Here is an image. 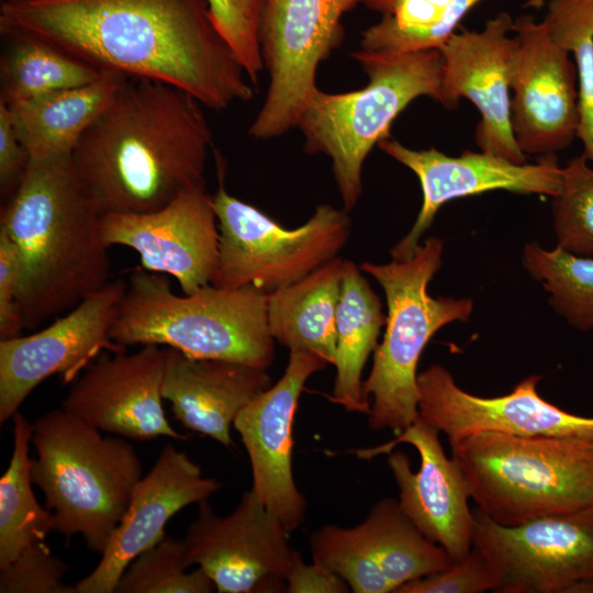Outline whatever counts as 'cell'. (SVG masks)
<instances>
[{
	"mask_svg": "<svg viewBox=\"0 0 593 593\" xmlns=\"http://www.w3.org/2000/svg\"><path fill=\"white\" fill-rule=\"evenodd\" d=\"M0 33L40 38L102 71L172 85L215 111L254 97L206 0H5Z\"/></svg>",
	"mask_w": 593,
	"mask_h": 593,
	"instance_id": "cell-1",
	"label": "cell"
},
{
	"mask_svg": "<svg viewBox=\"0 0 593 593\" xmlns=\"http://www.w3.org/2000/svg\"><path fill=\"white\" fill-rule=\"evenodd\" d=\"M203 108L172 85L122 77L71 153L101 215L155 211L187 189L205 187L213 134Z\"/></svg>",
	"mask_w": 593,
	"mask_h": 593,
	"instance_id": "cell-2",
	"label": "cell"
},
{
	"mask_svg": "<svg viewBox=\"0 0 593 593\" xmlns=\"http://www.w3.org/2000/svg\"><path fill=\"white\" fill-rule=\"evenodd\" d=\"M100 217L71 154L30 158L0 230L19 256L18 305L24 328L69 311L110 282Z\"/></svg>",
	"mask_w": 593,
	"mask_h": 593,
	"instance_id": "cell-3",
	"label": "cell"
},
{
	"mask_svg": "<svg viewBox=\"0 0 593 593\" xmlns=\"http://www.w3.org/2000/svg\"><path fill=\"white\" fill-rule=\"evenodd\" d=\"M268 293L212 283L183 296L166 277L143 267L126 284L110 339L120 346L159 345L192 358L223 359L268 370L275 339L267 321Z\"/></svg>",
	"mask_w": 593,
	"mask_h": 593,
	"instance_id": "cell-4",
	"label": "cell"
},
{
	"mask_svg": "<svg viewBox=\"0 0 593 593\" xmlns=\"http://www.w3.org/2000/svg\"><path fill=\"white\" fill-rule=\"evenodd\" d=\"M33 484L53 513V532L66 540L80 535L102 555L142 479V462L127 438L101 430L65 410H52L33 423Z\"/></svg>",
	"mask_w": 593,
	"mask_h": 593,
	"instance_id": "cell-5",
	"label": "cell"
},
{
	"mask_svg": "<svg viewBox=\"0 0 593 593\" xmlns=\"http://www.w3.org/2000/svg\"><path fill=\"white\" fill-rule=\"evenodd\" d=\"M449 445L475 507L501 525L593 506V441L481 432Z\"/></svg>",
	"mask_w": 593,
	"mask_h": 593,
	"instance_id": "cell-6",
	"label": "cell"
},
{
	"mask_svg": "<svg viewBox=\"0 0 593 593\" xmlns=\"http://www.w3.org/2000/svg\"><path fill=\"white\" fill-rule=\"evenodd\" d=\"M369 77L366 87L343 93L314 91L296 127L307 154H323L332 169L343 209L351 211L362 192L361 170L374 145L390 136L398 115L416 98L439 100V49L401 55L351 53Z\"/></svg>",
	"mask_w": 593,
	"mask_h": 593,
	"instance_id": "cell-7",
	"label": "cell"
},
{
	"mask_svg": "<svg viewBox=\"0 0 593 593\" xmlns=\"http://www.w3.org/2000/svg\"><path fill=\"white\" fill-rule=\"evenodd\" d=\"M443 250L440 238L428 237L407 260L360 265L381 286L388 309L383 339L362 384L372 430L389 429L396 436L419 417L417 366L424 348L441 327L471 316V298H434L428 292Z\"/></svg>",
	"mask_w": 593,
	"mask_h": 593,
	"instance_id": "cell-8",
	"label": "cell"
},
{
	"mask_svg": "<svg viewBox=\"0 0 593 593\" xmlns=\"http://www.w3.org/2000/svg\"><path fill=\"white\" fill-rule=\"evenodd\" d=\"M223 178L220 168V186L211 195L220 231L213 286L270 293L316 270L346 246L351 227L346 210L317 205L303 225L289 230L230 194Z\"/></svg>",
	"mask_w": 593,
	"mask_h": 593,
	"instance_id": "cell-9",
	"label": "cell"
},
{
	"mask_svg": "<svg viewBox=\"0 0 593 593\" xmlns=\"http://www.w3.org/2000/svg\"><path fill=\"white\" fill-rule=\"evenodd\" d=\"M362 0H266L259 45L269 76L265 101L248 128L256 139L296 127L317 89L318 65L338 46L343 15Z\"/></svg>",
	"mask_w": 593,
	"mask_h": 593,
	"instance_id": "cell-10",
	"label": "cell"
},
{
	"mask_svg": "<svg viewBox=\"0 0 593 593\" xmlns=\"http://www.w3.org/2000/svg\"><path fill=\"white\" fill-rule=\"evenodd\" d=\"M472 547L489 562L497 593H566L593 577V506L515 526L473 508Z\"/></svg>",
	"mask_w": 593,
	"mask_h": 593,
	"instance_id": "cell-11",
	"label": "cell"
},
{
	"mask_svg": "<svg viewBox=\"0 0 593 593\" xmlns=\"http://www.w3.org/2000/svg\"><path fill=\"white\" fill-rule=\"evenodd\" d=\"M310 549L313 561L338 574L355 593H396L454 562L391 497L378 501L354 527L331 524L315 530Z\"/></svg>",
	"mask_w": 593,
	"mask_h": 593,
	"instance_id": "cell-12",
	"label": "cell"
},
{
	"mask_svg": "<svg viewBox=\"0 0 593 593\" xmlns=\"http://www.w3.org/2000/svg\"><path fill=\"white\" fill-rule=\"evenodd\" d=\"M439 433L418 417L389 443L355 452L361 459L388 454L402 511L457 561L472 549L474 517L467 481L458 463L445 454Z\"/></svg>",
	"mask_w": 593,
	"mask_h": 593,
	"instance_id": "cell-13",
	"label": "cell"
},
{
	"mask_svg": "<svg viewBox=\"0 0 593 593\" xmlns=\"http://www.w3.org/2000/svg\"><path fill=\"white\" fill-rule=\"evenodd\" d=\"M183 538L190 561L201 568L220 593L286 592L294 549L288 530L256 493L246 491L227 516L206 500Z\"/></svg>",
	"mask_w": 593,
	"mask_h": 593,
	"instance_id": "cell-14",
	"label": "cell"
},
{
	"mask_svg": "<svg viewBox=\"0 0 593 593\" xmlns=\"http://www.w3.org/2000/svg\"><path fill=\"white\" fill-rule=\"evenodd\" d=\"M516 45L510 63L511 121L525 155L556 154L577 137L580 125L575 64L545 21L522 15L513 23Z\"/></svg>",
	"mask_w": 593,
	"mask_h": 593,
	"instance_id": "cell-15",
	"label": "cell"
},
{
	"mask_svg": "<svg viewBox=\"0 0 593 593\" xmlns=\"http://www.w3.org/2000/svg\"><path fill=\"white\" fill-rule=\"evenodd\" d=\"M125 290L123 280L110 281L40 332L0 340V424L45 379L60 373L70 381L113 346L110 331Z\"/></svg>",
	"mask_w": 593,
	"mask_h": 593,
	"instance_id": "cell-16",
	"label": "cell"
},
{
	"mask_svg": "<svg viewBox=\"0 0 593 593\" xmlns=\"http://www.w3.org/2000/svg\"><path fill=\"white\" fill-rule=\"evenodd\" d=\"M378 147L411 169L418 178L423 203L410 232L391 249L394 260H407L421 245L437 212L455 199L493 190L557 197L562 187V167L556 154L544 155L536 164H517L482 152L448 156L436 148L415 150L389 137Z\"/></svg>",
	"mask_w": 593,
	"mask_h": 593,
	"instance_id": "cell-17",
	"label": "cell"
},
{
	"mask_svg": "<svg viewBox=\"0 0 593 593\" xmlns=\"http://www.w3.org/2000/svg\"><path fill=\"white\" fill-rule=\"evenodd\" d=\"M540 380L541 376L532 374L507 394L483 398L462 390L449 370L433 365L417 376L419 417L449 443L481 432L593 441V417L570 413L541 398Z\"/></svg>",
	"mask_w": 593,
	"mask_h": 593,
	"instance_id": "cell-18",
	"label": "cell"
},
{
	"mask_svg": "<svg viewBox=\"0 0 593 593\" xmlns=\"http://www.w3.org/2000/svg\"><path fill=\"white\" fill-rule=\"evenodd\" d=\"M100 234L109 248L122 245L136 250L144 269L172 276L184 294L212 283L220 231L205 187L187 189L155 211L103 214Z\"/></svg>",
	"mask_w": 593,
	"mask_h": 593,
	"instance_id": "cell-19",
	"label": "cell"
},
{
	"mask_svg": "<svg viewBox=\"0 0 593 593\" xmlns=\"http://www.w3.org/2000/svg\"><path fill=\"white\" fill-rule=\"evenodd\" d=\"M327 365L312 351H290L279 381L254 398L233 423L250 461L251 490L288 533L296 529L306 514V500L292 471L298 403L309 378Z\"/></svg>",
	"mask_w": 593,
	"mask_h": 593,
	"instance_id": "cell-20",
	"label": "cell"
},
{
	"mask_svg": "<svg viewBox=\"0 0 593 593\" xmlns=\"http://www.w3.org/2000/svg\"><path fill=\"white\" fill-rule=\"evenodd\" d=\"M166 348L101 355L69 389L61 409L97 429L132 440L188 438L169 424L161 387Z\"/></svg>",
	"mask_w": 593,
	"mask_h": 593,
	"instance_id": "cell-21",
	"label": "cell"
},
{
	"mask_svg": "<svg viewBox=\"0 0 593 593\" xmlns=\"http://www.w3.org/2000/svg\"><path fill=\"white\" fill-rule=\"evenodd\" d=\"M514 21L506 12L489 20L481 31L454 33L439 48L443 74L439 100L455 109L461 98L480 113L475 142L485 153L517 164L527 163L511 121L510 63L516 40L508 37Z\"/></svg>",
	"mask_w": 593,
	"mask_h": 593,
	"instance_id": "cell-22",
	"label": "cell"
},
{
	"mask_svg": "<svg viewBox=\"0 0 593 593\" xmlns=\"http://www.w3.org/2000/svg\"><path fill=\"white\" fill-rule=\"evenodd\" d=\"M222 483L203 477L198 463L171 444L136 484L130 504L97 567L75 585L77 593H113L124 570L165 537L167 522L183 507L209 499Z\"/></svg>",
	"mask_w": 593,
	"mask_h": 593,
	"instance_id": "cell-23",
	"label": "cell"
},
{
	"mask_svg": "<svg viewBox=\"0 0 593 593\" xmlns=\"http://www.w3.org/2000/svg\"><path fill=\"white\" fill-rule=\"evenodd\" d=\"M272 385L267 370L240 362L192 358L166 347L161 387L174 417L190 430L234 446L231 426L237 414Z\"/></svg>",
	"mask_w": 593,
	"mask_h": 593,
	"instance_id": "cell-24",
	"label": "cell"
},
{
	"mask_svg": "<svg viewBox=\"0 0 593 593\" xmlns=\"http://www.w3.org/2000/svg\"><path fill=\"white\" fill-rule=\"evenodd\" d=\"M344 261L337 256L300 280L268 293L267 321L275 342L290 351H312L334 366Z\"/></svg>",
	"mask_w": 593,
	"mask_h": 593,
	"instance_id": "cell-25",
	"label": "cell"
},
{
	"mask_svg": "<svg viewBox=\"0 0 593 593\" xmlns=\"http://www.w3.org/2000/svg\"><path fill=\"white\" fill-rule=\"evenodd\" d=\"M122 77L102 71L88 85L5 103L16 136L30 158L71 154L85 131L111 101Z\"/></svg>",
	"mask_w": 593,
	"mask_h": 593,
	"instance_id": "cell-26",
	"label": "cell"
},
{
	"mask_svg": "<svg viewBox=\"0 0 593 593\" xmlns=\"http://www.w3.org/2000/svg\"><path fill=\"white\" fill-rule=\"evenodd\" d=\"M351 260L344 261L336 314V377L329 401L348 412L370 411L362 389V371L378 346L387 314L379 295Z\"/></svg>",
	"mask_w": 593,
	"mask_h": 593,
	"instance_id": "cell-27",
	"label": "cell"
},
{
	"mask_svg": "<svg viewBox=\"0 0 593 593\" xmlns=\"http://www.w3.org/2000/svg\"><path fill=\"white\" fill-rule=\"evenodd\" d=\"M0 101L7 104L96 81L102 70L27 35H2Z\"/></svg>",
	"mask_w": 593,
	"mask_h": 593,
	"instance_id": "cell-28",
	"label": "cell"
},
{
	"mask_svg": "<svg viewBox=\"0 0 593 593\" xmlns=\"http://www.w3.org/2000/svg\"><path fill=\"white\" fill-rule=\"evenodd\" d=\"M481 0H394L376 24L361 32L359 49L401 55L439 49Z\"/></svg>",
	"mask_w": 593,
	"mask_h": 593,
	"instance_id": "cell-29",
	"label": "cell"
},
{
	"mask_svg": "<svg viewBox=\"0 0 593 593\" xmlns=\"http://www.w3.org/2000/svg\"><path fill=\"white\" fill-rule=\"evenodd\" d=\"M12 419L13 451L0 480V566L33 542L45 540L54 524L53 513L40 505L32 489L29 450L33 424L19 411Z\"/></svg>",
	"mask_w": 593,
	"mask_h": 593,
	"instance_id": "cell-30",
	"label": "cell"
},
{
	"mask_svg": "<svg viewBox=\"0 0 593 593\" xmlns=\"http://www.w3.org/2000/svg\"><path fill=\"white\" fill-rule=\"evenodd\" d=\"M522 262L542 283L559 315L577 329H593V257L578 256L559 246L548 250L532 242L524 246Z\"/></svg>",
	"mask_w": 593,
	"mask_h": 593,
	"instance_id": "cell-31",
	"label": "cell"
},
{
	"mask_svg": "<svg viewBox=\"0 0 593 593\" xmlns=\"http://www.w3.org/2000/svg\"><path fill=\"white\" fill-rule=\"evenodd\" d=\"M544 19L553 41L575 60L580 125L577 137L593 161V0H548Z\"/></svg>",
	"mask_w": 593,
	"mask_h": 593,
	"instance_id": "cell-32",
	"label": "cell"
},
{
	"mask_svg": "<svg viewBox=\"0 0 593 593\" xmlns=\"http://www.w3.org/2000/svg\"><path fill=\"white\" fill-rule=\"evenodd\" d=\"M192 563L183 539L165 535L138 555L116 583L118 593H210L215 585L201 569L188 572Z\"/></svg>",
	"mask_w": 593,
	"mask_h": 593,
	"instance_id": "cell-33",
	"label": "cell"
},
{
	"mask_svg": "<svg viewBox=\"0 0 593 593\" xmlns=\"http://www.w3.org/2000/svg\"><path fill=\"white\" fill-rule=\"evenodd\" d=\"M582 154L562 167V187L553 197V231L560 248L593 257V168Z\"/></svg>",
	"mask_w": 593,
	"mask_h": 593,
	"instance_id": "cell-34",
	"label": "cell"
},
{
	"mask_svg": "<svg viewBox=\"0 0 593 593\" xmlns=\"http://www.w3.org/2000/svg\"><path fill=\"white\" fill-rule=\"evenodd\" d=\"M212 20L257 85L265 69L259 45V23L266 0H206Z\"/></svg>",
	"mask_w": 593,
	"mask_h": 593,
	"instance_id": "cell-35",
	"label": "cell"
},
{
	"mask_svg": "<svg viewBox=\"0 0 593 593\" xmlns=\"http://www.w3.org/2000/svg\"><path fill=\"white\" fill-rule=\"evenodd\" d=\"M68 569L45 540L35 541L0 566V593H77L75 585L63 582Z\"/></svg>",
	"mask_w": 593,
	"mask_h": 593,
	"instance_id": "cell-36",
	"label": "cell"
},
{
	"mask_svg": "<svg viewBox=\"0 0 593 593\" xmlns=\"http://www.w3.org/2000/svg\"><path fill=\"white\" fill-rule=\"evenodd\" d=\"M494 585L489 562L472 547L465 558L439 572L407 582L396 593H482L493 591Z\"/></svg>",
	"mask_w": 593,
	"mask_h": 593,
	"instance_id": "cell-37",
	"label": "cell"
},
{
	"mask_svg": "<svg viewBox=\"0 0 593 593\" xmlns=\"http://www.w3.org/2000/svg\"><path fill=\"white\" fill-rule=\"evenodd\" d=\"M19 268L18 250L0 230V340L18 337L24 329L16 301Z\"/></svg>",
	"mask_w": 593,
	"mask_h": 593,
	"instance_id": "cell-38",
	"label": "cell"
},
{
	"mask_svg": "<svg viewBox=\"0 0 593 593\" xmlns=\"http://www.w3.org/2000/svg\"><path fill=\"white\" fill-rule=\"evenodd\" d=\"M30 156L14 131L8 105L0 101V195L7 203L20 186Z\"/></svg>",
	"mask_w": 593,
	"mask_h": 593,
	"instance_id": "cell-39",
	"label": "cell"
},
{
	"mask_svg": "<svg viewBox=\"0 0 593 593\" xmlns=\"http://www.w3.org/2000/svg\"><path fill=\"white\" fill-rule=\"evenodd\" d=\"M348 584L327 567L313 561L305 563L294 550L290 568L286 575L288 593H346Z\"/></svg>",
	"mask_w": 593,
	"mask_h": 593,
	"instance_id": "cell-40",
	"label": "cell"
},
{
	"mask_svg": "<svg viewBox=\"0 0 593 593\" xmlns=\"http://www.w3.org/2000/svg\"><path fill=\"white\" fill-rule=\"evenodd\" d=\"M566 593H593V577L574 582L567 589Z\"/></svg>",
	"mask_w": 593,
	"mask_h": 593,
	"instance_id": "cell-41",
	"label": "cell"
},
{
	"mask_svg": "<svg viewBox=\"0 0 593 593\" xmlns=\"http://www.w3.org/2000/svg\"><path fill=\"white\" fill-rule=\"evenodd\" d=\"M394 0H362V3L368 8L376 10L380 13H385L392 7Z\"/></svg>",
	"mask_w": 593,
	"mask_h": 593,
	"instance_id": "cell-42",
	"label": "cell"
},
{
	"mask_svg": "<svg viewBox=\"0 0 593 593\" xmlns=\"http://www.w3.org/2000/svg\"><path fill=\"white\" fill-rule=\"evenodd\" d=\"M548 0H529L527 7L540 8Z\"/></svg>",
	"mask_w": 593,
	"mask_h": 593,
	"instance_id": "cell-43",
	"label": "cell"
},
{
	"mask_svg": "<svg viewBox=\"0 0 593 593\" xmlns=\"http://www.w3.org/2000/svg\"><path fill=\"white\" fill-rule=\"evenodd\" d=\"M2 1H5V0H2Z\"/></svg>",
	"mask_w": 593,
	"mask_h": 593,
	"instance_id": "cell-44",
	"label": "cell"
}]
</instances>
